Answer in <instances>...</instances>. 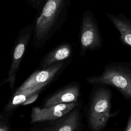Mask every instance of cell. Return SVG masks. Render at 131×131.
Returning a JSON list of instances; mask_svg holds the SVG:
<instances>
[{
	"mask_svg": "<svg viewBox=\"0 0 131 131\" xmlns=\"http://www.w3.org/2000/svg\"><path fill=\"white\" fill-rule=\"evenodd\" d=\"M92 85H108L117 90L125 99L131 102V62L116 61L106 64L102 72L95 76L86 77Z\"/></svg>",
	"mask_w": 131,
	"mask_h": 131,
	"instance_id": "cell-1",
	"label": "cell"
},
{
	"mask_svg": "<svg viewBox=\"0 0 131 131\" xmlns=\"http://www.w3.org/2000/svg\"><path fill=\"white\" fill-rule=\"evenodd\" d=\"M63 2L64 0L47 1L34 27L33 41L34 46L44 45L53 35Z\"/></svg>",
	"mask_w": 131,
	"mask_h": 131,
	"instance_id": "cell-2",
	"label": "cell"
},
{
	"mask_svg": "<svg viewBox=\"0 0 131 131\" xmlns=\"http://www.w3.org/2000/svg\"><path fill=\"white\" fill-rule=\"evenodd\" d=\"M112 93L108 88L100 86L92 96L88 112L90 128L100 131L106 126L110 118L114 115L111 113Z\"/></svg>",
	"mask_w": 131,
	"mask_h": 131,
	"instance_id": "cell-3",
	"label": "cell"
},
{
	"mask_svg": "<svg viewBox=\"0 0 131 131\" xmlns=\"http://www.w3.org/2000/svg\"><path fill=\"white\" fill-rule=\"evenodd\" d=\"M33 30L34 27L33 25L31 24L22 29L19 32L15 40L11 58V63L7 78H5L0 85L8 82L11 90L12 91L13 90L15 84L16 76L29 42L33 35Z\"/></svg>",
	"mask_w": 131,
	"mask_h": 131,
	"instance_id": "cell-4",
	"label": "cell"
},
{
	"mask_svg": "<svg viewBox=\"0 0 131 131\" xmlns=\"http://www.w3.org/2000/svg\"><path fill=\"white\" fill-rule=\"evenodd\" d=\"M79 37L80 53L82 56L88 50H96L102 47V39L98 26L92 16L88 13L83 16Z\"/></svg>",
	"mask_w": 131,
	"mask_h": 131,
	"instance_id": "cell-5",
	"label": "cell"
},
{
	"mask_svg": "<svg viewBox=\"0 0 131 131\" xmlns=\"http://www.w3.org/2000/svg\"><path fill=\"white\" fill-rule=\"evenodd\" d=\"M78 105V102H72L60 103L43 108L34 107L32 108L31 113L30 123L33 124L58 119Z\"/></svg>",
	"mask_w": 131,
	"mask_h": 131,
	"instance_id": "cell-6",
	"label": "cell"
},
{
	"mask_svg": "<svg viewBox=\"0 0 131 131\" xmlns=\"http://www.w3.org/2000/svg\"><path fill=\"white\" fill-rule=\"evenodd\" d=\"M81 110L78 105L62 117L48 121L47 125L40 129L45 131H77L82 126Z\"/></svg>",
	"mask_w": 131,
	"mask_h": 131,
	"instance_id": "cell-7",
	"label": "cell"
},
{
	"mask_svg": "<svg viewBox=\"0 0 131 131\" xmlns=\"http://www.w3.org/2000/svg\"><path fill=\"white\" fill-rule=\"evenodd\" d=\"M66 62H59L53 64L42 70H38L31 75L16 91H20L40 84H48L66 66Z\"/></svg>",
	"mask_w": 131,
	"mask_h": 131,
	"instance_id": "cell-8",
	"label": "cell"
},
{
	"mask_svg": "<svg viewBox=\"0 0 131 131\" xmlns=\"http://www.w3.org/2000/svg\"><path fill=\"white\" fill-rule=\"evenodd\" d=\"M80 95V86L77 83H72L62 88L49 96L45 101L43 106L66 103L78 102Z\"/></svg>",
	"mask_w": 131,
	"mask_h": 131,
	"instance_id": "cell-9",
	"label": "cell"
},
{
	"mask_svg": "<svg viewBox=\"0 0 131 131\" xmlns=\"http://www.w3.org/2000/svg\"><path fill=\"white\" fill-rule=\"evenodd\" d=\"M48 84H43L31 87L20 91H16L14 94L10 98L9 101L5 105L3 112L11 116L19 106L32 95L36 93H40Z\"/></svg>",
	"mask_w": 131,
	"mask_h": 131,
	"instance_id": "cell-10",
	"label": "cell"
},
{
	"mask_svg": "<svg viewBox=\"0 0 131 131\" xmlns=\"http://www.w3.org/2000/svg\"><path fill=\"white\" fill-rule=\"evenodd\" d=\"M72 51L70 44L64 43L59 45L43 57L40 62V66L42 68H46L53 64L63 61L71 56Z\"/></svg>",
	"mask_w": 131,
	"mask_h": 131,
	"instance_id": "cell-11",
	"label": "cell"
},
{
	"mask_svg": "<svg viewBox=\"0 0 131 131\" xmlns=\"http://www.w3.org/2000/svg\"><path fill=\"white\" fill-rule=\"evenodd\" d=\"M107 15L120 33L121 41L124 45L131 47V19L112 14Z\"/></svg>",
	"mask_w": 131,
	"mask_h": 131,
	"instance_id": "cell-12",
	"label": "cell"
},
{
	"mask_svg": "<svg viewBox=\"0 0 131 131\" xmlns=\"http://www.w3.org/2000/svg\"><path fill=\"white\" fill-rule=\"evenodd\" d=\"M10 117L3 112L0 113V131H10L12 130L9 121Z\"/></svg>",
	"mask_w": 131,
	"mask_h": 131,
	"instance_id": "cell-13",
	"label": "cell"
},
{
	"mask_svg": "<svg viewBox=\"0 0 131 131\" xmlns=\"http://www.w3.org/2000/svg\"><path fill=\"white\" fill-rule=\"evenodd\" d=\"M40 93H36L35 94H34L32 95L31 96H30L23 104L21 105H27L28 104H31L33 102H34L37 99Z\"/></svg>",
	"mask_w": 131,
	"mask_h": 131,
	"instance_id": "cell-14",
	"label": "cell"
},
{
	"mask_svg": "<svg viewBox=\"0 0 131 131\" xmlns=\"http://www.w3.org/2000/svg\"><path fill=\"white\" fill-rule=\"evenodd\" d=\"M124 131H131V113L130 114L128 120L127 121V125L125 128L124 129Z\"/></svg>",
	"mask_w": 131,
	"mask_h": 131,
	"instance_id": "cell-15",
	"label": "cell"
},
{
	"mask_svg": "<svg viewBox=\"0 0 131 131\" xmlns=\"http://www.w3.org/2000/svg\"><path fill=\"white\" fill-rule=\"evenodd\" d=\"M33 1H34V0H33Z\"/></svg>",
	"mask_w": 131,
	"mask_h": 131,
	"instance_id": "cell-16",
	"label": "cell"
}]
</instances>
